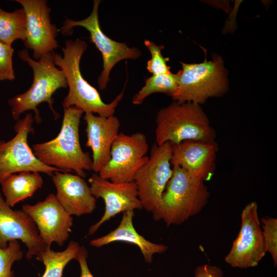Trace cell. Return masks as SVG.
Returning <instances> with one entry per match:
<instances>
[{"label": "cell", "instance_id": "1", "mask_svg": "<svg viewBox=\"0 0 277 277\" xmlns=\"http://www.w3.org/2000/svg\"><path fill=\"white\" fill-rule=\"evenodd\" d=\"M87 48L86 43L82 39H68L62 48L63 56L54 53V64L63 71L69 88L63 106H74L84 113H96L101 116L113 115L123 97L124 89L110 103L102 100L97 90L84 79L80 70V61Z\"/></svg>", "mask_w": 277, "mask_h": 277}, {"label": "cell", "instance_id": "2", "mask_svg": "<svg viewBox=\"0 0 277 277\" xmlns=\"http://www.w3.org/2000/svg\"><path fill=\"white\" fill-rule=\"evenodd\" d=\"M64 116L58 135L49 141L33 145L32 151L44 164L64 172H75L84 178L92 169V160L84 152L79 138V126L84 111L75 107H63Z\"/></svg>", "mask_w": 277, "mask_h": 277}, {"label": "cell", "instance_id": "3", "mask_svg": "<svg viewBox=\"0 0 277 277\" xmlns=\"http://www.w3.org/2000/svg\"><path fill=\"white\" fill-rule=\"evenodd\" d=\"M54 52H50L38 60H34L29 56L27 50L18 51L19 57L27 62L32 68L33 81L27 91L8 100L14 120L17 121L22 113L33 110L35 114L34 119L37 123H39L41 118L37 106L44 102L48 104L55 118H58L59 114L53 107L52 95L57 90L67 88L68 86L63 71L54 64Z\"/></svg>", "mask_w": 277, "mask_h": 277}, {"label": "cell", "instance_id": "4", "mask_svg": "<svg viewBox=\"0 0 277 277\" xmlns=\"http://www.w3.org/2000/svg\"><path fill=\"white\" fill-rule=\"evenodd\" d=\"M172 168V175L163 194L161 205L153 213L155 221L163 220L167 226L180 225L198 214L210 197L205 182L179 166Z\"/></svg>", "mask_w": 277, "mask_h": 277}, {"label": "cell", "instance_id": "5", "mask_svg": "<svg viewBox=\"0 0 277 277\" xmlns=\"http://www.w3.org/2000/svg\"><path fill=\"white\" fill-rule=\"evenodd\" d=\"M216 132L200 105L173 102L157 113L155 138L158 145L186 140L212 142Z\"/></svg>", "mask_w": 277, "mask_h": 277}, {"label": "cell", "instance_id": "6", "mask_svg": "<svg viewBox=\"0 0 277 277\" xmlns=\"http://www.w3.org/2000/svg\"><path fill=\"white\" fill-rule=\"evenodd\" d=\"M181 63L182 69L177 72V87L171 96L174 102L200 105L209 97L221 96L227 92L226 72L220 56H214L209 61L205 57L199 64Z\"/></svg>", "mask_w": 277, "mask_h": 277}, {"label": "cell", "instance_id": "7", "mask_svg": "<svg viewBox=\"0 0 277 277\" xmlns=\"http://www.w3.org/2000/svg\"><path fill=\"white\" fill-rule=\"evenodd\" d=\"M171 144L154 143L149 160L135 173L133 181L143 208L154 213L160 207L162 196L172 177Z\"/></svg>", "mask_w": 277, "mask_h": 277}, {"label": "cell", "instance_id": "8", "mask_svg": "<svg viewBox=\"0 0 277 277\" xmlns=\"http://www.w3.org/2000/svg\"><path fill=\"white\" fill-rule=\"evenodd\" d=\"M101 1L94 0L92 11L86 18L74 21L66 18L63 23L61 31L63 35H69L73 33L75 27L80 26L87 29L90 34L91 41L101 52L103 61V70L97 78L98 88L101 90L107 88L112 69L120 61L135 60L141 55V51L136 47H129L125 43L116 42L108 37L102 30L98 20V7Z\"/></svg>", "mask_w": 277, "mask_h": 277}, {"label": "cell", "instance_id": "9", "mask_svg": "<svg viewBox=\"0 0 277 277\" xmlns=\"http://www.w3.org/2000/svg\"><path fill=\"white\" fill-rule=\"evenodd\" d=\"M34 118L29 113L18 120L14 126L15 135L10 140H0V179L22 171L44 173L52 176L55 171L63 170L47 166L34 155L28 143V136L34 133Z\"/></svg>", "mask_w": 277, "mask_h": 277}, {"label": "cell", "instance_id": "10", "mask_svg": "<svg viewBox=\"0 0 277 277\" xmlns=\"http://www.w3.org/2000/svg\"><path fill=\"white\" fill-rule=\"evenodd\" d=\"M149 145L142 132L119 133L111 148L110 158L98 174L113 182L133 181L137 170L149 160Z\"/></svg>", "mask_w": 277, "mask_h": 277}, {"label": "cell", "instance_id": "11", "mask_svg": "<svg viewBox=\"0 0 277 277\" xmlns=\"http://www.w3.org/2000/svg\"><path fill=\"white\" fill-rule=\"evenodd\" d=\"M241 217L239 233L225 261L232 267L246 269L258 266L266 251L257 203L251 202L247 204Z\"/></svg>", "mask_w": 277, "mask_h": 277}, {"label": "cell", "instance_id": "12", "mask_svg": "<svg viewBox=\"0 0 277 277\" xmlns=\"http://www.w3.org/2000/svg\"><path fill=\"white\" fill-rule=\"evenodd\" d=\"M24 9L26 16V37L24 45L33 51V57L38 60L54 52L58 47L56 40L58 30L51 23V9L45 0H15Z\"/></svg>", "mask_w": 277, "mask_h": 277}, {"label": "cell", "instance_id": "13", "mask_svg": "<svg viewBox=\"0 0 277 277\" xmlns=\"http://www.w3.org/2000/svg\"><path fill=\"white\" fill-rule=\"evenodd\" d=\"M91 192L105 203V211L101 219L91 225L88 235L93 234L105 222L120 213L143 208L134 181L113 182L94 173L88 180Z\"/></svg>", "mask_w": 277, "mask_h": 277}, {"label": "cell", "instance_id": "14", "mask_svg": "<svg viewBox=\"0 0 277 277\" xmlns=\"http://www.w3.org/2000/svg\"><path fill=\"white\" fill-rule=\"evenodd\" d=\"M22 210L35 223L39 235L47 246L53 242L62 246L69 237L73 217L58 202L53 193L35 204H25Z\"/></svg>", "mask_w": 277, "mask_h": 277}, {"label": "cell", "instance_id": "15", "mask_svg": "<svg viewBox=\"0 0 277 277\" xmlns=\"http://www.w3.org/2000/svg\"><path fill=\"white\" fill-rule=\"evenodd\" d=\"M15 240L26 245L28 260L50 247L41 239L32 218L22 210L12 209L0 191V247L5 248L10 241Z\"/></svg>", "mask_w": 277, "mask_h": 277}, {"label": "cell", "instance_id": "16", "mask_svg": "<svg viewBox=\"0 0 277 277\" xmlns=\"http://www.w3.org/2000/svg\"><path fill=\"white\" fill-rule=\"evenodd\" d=\"M218 151L215 141L186 140L171 144L170 163L172 166H179L205 182L210 180L214 174Z\"/></svg>", "mask_w": 277, "mask_h": 277}, {"label": "cell", "instance_id": "17", "mask_svg": "<svg viewBox=\"0 0 277 277\" xmlns=\"http://www.w3.org/2000/svg\"><path fill=\"white\" fill-rule=\"evenodd\" d=\"M51 177L56 189V197L69 214L80 216L93 212L96 199L84 178L61 171L54 172Z\"/></svg>", "mask_w": 277, "mask_h": 277}, {"label": "cell", "instance_id": "18", "mask_svg": "<svg viewBox=\"0 0 277 277\" xmlns=\"http://www.w3.org/2000/svg\"><path fill=\"white\" fill-rule=\"evenodd\" d=\"M86 123V146L92 152V169L98 173L110 158L112 145L118 134L121 123L114 115L108 116L95 115L91 112L85 113Z\"/></svg>", "mask_w": 277, "mask_h": 277}, {"label": "cell", "instance_id": "19", "mask_svg": "<svg viewBox=\"0 0 277 277\" xmlns=\"http://www.w3.org/2000/svg\"><path fill=\"white\" fill-rule=\"evenodd\" d=\"M134 215L133 211L123 212L120 223L115 229L106 235L92 240L90 245L93 247H101L117 242L132 244L139 248L145 262L151 263L153 255L165 252L168 247L162 244L153 243L140 234L133 225Z\"/></svg>", "mask_w": 277, "mask_h": 277}, {"label": "cell", "instance_id": "20", "mask_svg": "<svg viewBox=\"0 0 277 277\" xmlns=\"http://www.w3.org/2000/svg\"><path fill=\"white\" fill-rule=\"evenodd\" d=\"M2 190L7 204L11 207L32 197L43 184L39 172L22 171L6 175L0 179Z\"/></svg>", "mask_w": 277, "mask_h": 277}, {"label": "cell", "instance_id": "21", "mask_svg": "<svg viewBox=\"0 0 277 277\" xmlns=\"http://www.w3.org/2000/svg\"><path fill=\"white\" fill-rule=\"evenodd\" d=\"M80 248L77 242L71 241L63 251H55L47 247L38 252L36 259L45 266V272L41 277H62L64 268L70 261L76 259Z\"/></svg>", "mask_w": 277, "mask_h": 277}, {"label": "cell", "instance_id": "22", "mask_svg": "<svg viewBox=\"0 0 277 277\" xmlns=\"http://www.w3.org/2000/svg\"><path fill=\"white\" fill-rule=\"evenodd\" d=\"M26 30V16L23 8L9 12L0 6L1 42L9 45L18 39L24 42Z\"/></svg>", "mask_w": 277, "mask_h": 277}, {"label": "cell", "instance_id": "23", "mask_svg": "<svg viewBox=\"0 0 277 277\" xmlns=\"http://www.w3.org/2000/svg\"><path fill=\"white\" fill-rule=\"evenodd\" d=\"M178 77L177 72L152 75L145 80V85L133 97L132 103L140 105L154 93H163L171 96L176 89Z\"/></svg>", "mask_w": 277, "mask_h": 277}, {"label": "cell", "instance_id": "24", "mask_svg": "<svg viewBox=\"0 0 277 277\" xmlns=\"http://www.w3.org/2000/svg\"><path fill=\"white\" fill-rule=\"evenodd\" d=\"M23 256L18 240H13L8 243L5 248L0 247V277H15L12 266L21 260Z\"/></svg>", "mask_w": 277, "mask_h": 277}, {"label": "cell", "instance_id": "25", "mask_svg": "<svg viewBox=\"0 0 277 277\" xmlns=\"http://www.w3.org/2000/svg\"><path fill=\"white\" fill-rule=\"evenodd\" d=\"M144 44L151 55V58L147 63V70L153 75L170 73V67L167 64L169 58H165L162 54L161 51L164 48V46L157 45L154 43L147 39L144 41Z\"/></svg>", "mask_w": 277, "mask_h": 277}, {"label": "cell", "instance_id": "26", "mask_svg": "<svg viewBox=\"0 0 277 277\" xmlns=\"http://www.w3.org/2000/svg\"><path fill=\"white\" fill-rule=\"evenodd\" d=\"M261 228L265 244L266 252H269L274 265H277V219L269 216L262 217Z\"/></svg>", "mask_w": 277, "mask_h": 277}, {"label": "cell", "instance_id": "27", "mask_svg": "<svg viewBox=\"0 0 277 277\" xmlns=\"http://www.w3.org/2000/svg\"><path fill=\"white\" fill-rule=\"evenodd\" d=\"M14 49L11 45L0 41V80L13 81L15 76L13 67Z\"/></svg>", "mask_w": 277, "mask_h": 277}, {"label": "cell", "instance_id": "28", "mask_svg": "<svg viewBox=\"0 0 277 277\" xmlns=\"http://www.w3.org/2000/svg\"><path fill=\"white\" fill-rule=\"evenodd\" d=\"M194 277H223L222 269L216 266L205 264L196 267Z\"/></svg>", "mask_w": 277, "mask_h": 277}, {"label": "cell", "instance_id": "29", "mask_svg": "<svg viewBox=\"0 0 277 277\" xmlns=\"http://www.w3.org/2000/svg\"><path fill=\"white\" fill-rule=\"evenodd\" d=\"M88 251L84 246L80 248L75 260L79 263L81 269L80 277H94L90 272L87 264Z\"/></svg>", "mask_w": 277, "mask_h": 277}]
</instances>
